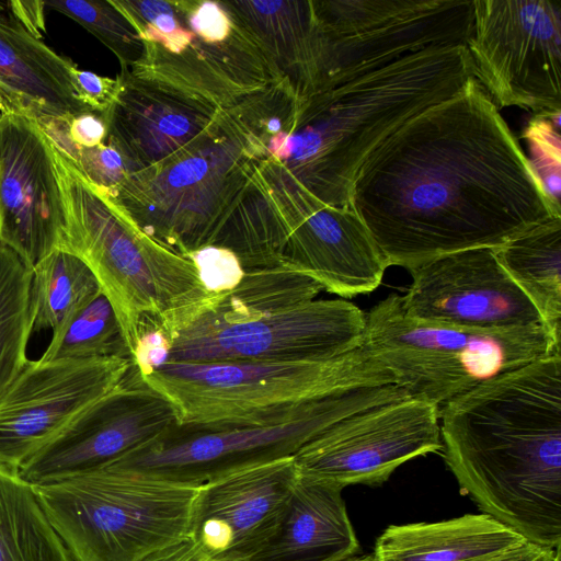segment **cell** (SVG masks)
<instances>
[{
	"label": "cell",
	"instance_id": "obj_20",
	"mask_svg": "<svg viewBox=\"0 0 561 561\" xmlns=\"http://www.w3.org/2000/svg\"><path fill=\"white\" fill-rule=\"evenodd\" d=\"M62 225L46 135L33 119L0 114V241L33 270L58 249Z\"/></svg>",
	"mask_w": 561,
	"mask_h": 561
},
{
	"label": "cell",
	"instance_id": "obj_16",
	"mask_svg": "<svg viewBox=\"0 0 561 561\" xmlns=\"http://www.w3.org/2000/svg\"><path fill=\"white\" fill-rule=\"evenodd\" d=\"M131 366L127 357L30 360L0 393V466L19 471L114 390Z\"/></svg>",
	"mask_w": 561,
	"mask_h": 561
},
{
	"label": "cell",
	"instance_id": "obj_2",
	"mask_svg": "<svg viewBox=\"0 0 561 561\" xmlns=\"http://www.w3.org/2000/svg\"><path fill=\"white\" fill-rule=\"evenodd\" d=\"M463 494L528 541L561 546V353L505 371L439 410Z\"/></svg>",
	"mask_w": 561,
	"mask_h": 561
},
{
	"label": "cell",
	"instance_id": "obj_39",
	"mask_svg": "<svg viewBox=\"0 0 561 561\" xmlns=\"http://www.w3.org/2000/svg\"><path fill=\"white\" fill-rule=\"evenodd\" d=\"M483 561H561V549L547 548L527 541Z\"/></svg>",
	"mask_w": 561,
	"mask_h": 561
},
{
	"label": "cell",
	"instance_id": "obj_22",
	"mask_svg": "<svg viewBox=\"0 0 561 561\" xmlns=\"http://www.w3.org/2000/svg\"><path fill=\"white\" fill-rule=\"evenodd\" d=\"M76 64L0 15V114L42 122L92 112L75 93Z\"/></svg>",
	"mask_w": 561,
	"mask_h": 561
},
{
	"label": "cell",
	"instance_id": "obj_9",
	"mask_svg": "<svg viewBox=\"0 0 561 561\" xmlns=\"http://www.w3.org/2000/svg\"><path fill=\"white\" fill-rule=\"evenodd\" d=\"M362 345L413 397L440 410L505 371L561 353L542 324L483 331L409 318L391 294L366 316Z\"/></svg>",
	"mask_w": 561,
	"mask_h": 561
},
{
	"label": "cell",
	"instance_id": "obj_7",
	"mask_svg": "<svg viewBox=\"0 0 561 561\" xmlns=\"http://www.w3.org/2000/svg\"><path fill=\"white\" fill-rule=\"evenodd\" d=\"M256 162L250 134L229 108L188 145L105 195L145 234L185 256L213 243Z\"/></svg>",
	"mask_w": 561,
	"mask_h": 561
},
{
	"label": "cell",
	"instance_id": "obj_11",
	"mask_svg": "<svg viewBox=\"0 0 561 561\" xmlns=\"http://www.w3.org/2000/svg\"><path fill=\"white\" fill-rule=\"evenodd\" d=\"M250 187L263 234L282 265L345 298L380 285L389 265L352 208L322 204L275 161L255 167Z\"/></svg>",
	"mask_w": 561,
	"mask_h": 561
},
{
	"label": "cell",
	"instance_id": "obj_35",
	"mask_svg": "<svg viewBox=\"0 0 561 561\" xmlns=\"http://www.w3.org/2000/svg\"><path fill=\"white\" fill-rule=\"evenodd\" d=\"M185 256L194 263L202 284L211 294L231 290L244 274L237 256L221 247L206 245Z\"/></svg>",
	"mask_w": 561,
	"mask_h": 561
},
{
	"label": "cell",
	"instance_id": "obj_34",
	"mask_svg": "<svg viewBox=\"0 0 561 561\" xmlns=\"http://www.w3.org/2000/svg\"><path fill=\"white\" fill-rule=\"evenodd\" d=\"M53 144L104 194L113 193L130 174L122 153L106 140L91 148L68 142Z\"/></svg>",
	"mask_w": 561,
	"mask_h": 561
},
{
	"label": "cell",
	"instance_id": "obj_24",
	"mask_svg": "<svg viewBox=\"0 0 561 561\" xmlns=\"http://www.w3.org/2000/svg\"><path fill=\"white\" fill-rule=\"evenodd\" d=\"M342 490L298 476L277 534L253 561H344L360 549Z\"/></svg>",
	"mask_w": 561,
	"mask_h": 561
},
{
	"label": "cell",
	"instance_id": "obj_31",
	"mask_svg": "<svg viewBox=\"0 0 561 561\" xmlns=\"http://www.w3.org/2000/svg\"><path fill=\"white\" fill-rule=\"evenodd\" d=\"M100 357L130 358L114 310L102 293L51 336L38 359L50 362Z\"/></svg>",
	"mask_w": 561,
	"mask_h": 561
},
{
	"label": "cell",
	"instance_id": "obj_17",
	"mask_svg": "<svg viewBox=\"0 0 561 561\" xmlns=\"http://www.w3.org/2000/svg\"><path fill=\"white\" fill-rule=\"evenodd\" d=\"M178 424L174 407L133 369L18 471L32 485L102 467Z\"/></svg>",
	"mask_w": 561,
	"mask_h": 561
},
{
	"label": "cell",
	"instance_id": "obj_37",
	"mask_svg": "<svg viewBox=\"0 0 561 561\" xmlns=\"http://www.w3.org/2000/svg\"><path fill=\"white\" fill-rule=\"evenodd\" d=\"M142 561H222L213 557L190 535L158 549Z\"/></svg>",
	"mask_w": 561,
	"mask_h": 561
},
{
	"label": "cell",
	"instance_id": "obj_26",
	"mask_svg": "<svg viewBox=\"0 0 561 561\" xmlns=\"http://www.w3.org/2000/svg\"><path fill=\"white\" fill-rule=\"evenodd\" d=\"M503 270L537 309L556 341L561 337V217L494 248Z\"/></svg>",
	"mask_w": 561,
	"mask_h": 561
},
{
	"label": "cell",
	"instance_id": "obj_12",
	"mask_svg": "<svg viewBox=\"0 0 561 561\" xmlns=\"http://www.w3.org/2000/svg\"><path fill=\"white\" fill-rule=\"evenodd\" d=\"M323 57L319 90L435 46H467L473 0H312Z\"/></svg>",
	"mask_w": 561,
	"mask_h": 561
},
{
	"label": "cell",
	"instance_id": "obj_21",
	"mask_svg": "<svg viewBox=\"0 0 561 561\" xmlns=\"http://www.w3.org/2000/svg\"><path fill=\"white\" fill-rule=\"evenodd\" d=\"M117 77L121 91L107 115L106 141L122 153L130 174L172 156L226 111L125 69Z\"/></svg>",
	"mask_w": 561,
	"mask_h": 561
},
{
	"label": "cell",
	"instance_id": "obj_14",
	"mask_svg": "<svg viewBox=\"0 0 561 561\" xmlns=\"http://www.w3.org/2000/svg\"><path fill=\"white\" fill-rule=\"evenodd\" d=\"M365 325L363 311L343 299L233 321L199 313L168 335L167 363L325 360L359 347Z\"/></svg>",
	"mask_w": 561,
	"mask_h": 561
},
{
	"label": "cell",
	"instance_id": "obj_4",
	"mask_svg": "<svg viewBox=\"0 0 561 561\" xmlns=\"http://www.w3.org/2000/svg\"><path fill=\"white\" fill-rule=\"evenodd\" d=\"M48 142L64 214L58 249L90 268L114 310L131 358L144 319L157 320L169 335L210 306L218 294L204 287L188 257L145 234Z\"/></svg>",
	"mask_w": 561,
	"mask_h": 561
},
{
	"label": "cell",
	"instance_id": "obj_41",
	"mask_svg": "<svg viewBox=\"0 0 561 561\" xmlns=\"http://www.w3.org/2000/svg\"><path fill=\"white\" fill-rule=\"evenodd\" d=\"M5 5H7V3L4 4V3L0 2V15H4L3 13L7 9Z\"/></svg>",
	"mask_w": 561,
	"mask_h": 561
},
{
	"label": "cell",
	"instance_id": "obj_25",
	"mask_svg": "<svg viewBox=\"0 0 561 561\" xmlns=\"http://www.w3.org/2000/svg\"><path fill=\"white\" fill-rule=\"evenodd\" d=\"M527 541L488 514H466L391 525L376 540L373 557L375 561H483Z\"/></svg>",
	"mask_w": 561,
	"mask_h": 561
},
{
	"label": "cell",
	"instance_id": "obj_36",
	"mask_svg": "<svg viewBox=\"0 0 561 561\" xmlns=\"http://www.w3.org/2000/svg\"><path fill=\"white\" fill-rule=\"evenodd\" d=\"M71 81L80 102L92 112L107 118L121 91L119 78L103 77L88 70H81L76 65L71 70Z\"/></svg>",
	"mask_w": 561,
	"mask_h": 561
},
{
	"label": "cell",
	"instance_id": "obj_28",
	"mask_svg": "<svg viewBox=\"0 0 561 561\" xmlns=\"http://www.w3.org/2000/svg\"><path fill=\"white\" fill-rule=\"evenodd\" d=\"M101 293L96 278L79 257L56 249L33 268L34 330L59 333Z\"/></svg>",
	"mask_w": 561,
	"mask_h": 561
},
{
	"label": "cell",
	"instance_id": "obj_15",
	"mask_svg": "<svg viewBox=\"0 0 561 561\" xmlns=\"http://www.w3.org/2000/svg\"><path fill=\"white\" fill-rule=\"evenodd\" d=\"M439 409L409 397L354 413L294 456L298 476L333 484L380 485L405 461L442 451Z\"/></svg>",
	"mask_w": 561,
	"mask_h": 561
},
{
	"label": "cell",
	"instance_id": "obj_19",
	"mask_svg": "<svg viewBox=\"0 0 561 561\" xmlns=\"http://www.w3.org/2000/svg\"><path fill=\"white\" fill-rule=\"evenodd\" d=\"M298 480L293 456L199 486L188 535L222 561H253L277 534Z\"/></svg>",
	"mask_w": 561,
	"mask_h": 561
},
{
	"label": "cell",
	"instance_id": "obj_5",
	"mask_svg": "<svg viewBox=\"0 0 561 561\" xmlns=\"http://www.w3.org/2000/svg\"><path fill=\"white\" fill-rule=\"evenodd\" d=\"M140 379L174 407L178 425L202 427L266 425L340 391L398 385L363 345L325 360L165 363Z\"/></svg>",
	"mask_w": 561,
	"mask_h": 561
},
{
	"label": "cell",
	"instance_id": "obj_33",
	"mask_svg": "<svg viewBox=\"0 0 561 561\" xmlns=\"http://www.w3.org/2000/svg\"><path fill=\"white\" fill-rule=\"evenodd\" d=\"M527 141V158L546 196L561 210V137L560 129L548 118L533 116L522 133Z\"/></svg>",
	"mask_w": 561,
	"mask_h": 561
},
{
	"label": "cell",
	"instance_id": "obj_23",
	"mask_svg": "<svg viewBox=\"0 0 561 561\" xmlns=\"http://www.w3.org/2000/svg\"><path fill=\"white\" fill-rule=\"evenodd\" d=\"M297 99L319 90L323 42L312 0L226 1Z\"/></svg>",
	"mask_w": 561,
	"mask_h": 561
},
{
	"label": "cell",
	"instance_id": "obj_30",
	"mask_svg": "<svg viewBox=\"0 0 561 561\" xmlns=\"http://www.w3.org/2000/svg\"><path fill=\"white\" fill-rule=\"evenodd\" d=\"M33 270L0 241V393L26 367L34 331Z\"/></svg>",
	"mask_w": 561,
	"mask_h": 561
},
{
	"label": "cell",
	"instance_id": "obj_8",
	"mask_svg": "<svg viewBox=\"0 0 561 561\" xmlns=\"http://www.w3.org/2000/svg\"><path fill=\"white\" fill-rule=\"evenodd\" d=\"M33 488L75 561H142L187 536L199 489L107 466Z\"/></svg>",
	"mask_w": 561,
	"mask_h": 561
},
{
	"label": "cell",
	"instance_id": "obj_18",
	"mask_svg": "<svg viewBox=\"0 0 561 561\" xmlns=\"http://www.w3.org/2000/svg\"><path fill=\"white\" fill-rule=\"evenodd\" d=\"M410 272L412 283L400 298L411 319L483 331L543 325L492 248L445 254Z\"/></svg>",
	"mask_w": 561,
	"mask_h": 561
},
{
	"label": "cell",
	"instance_id": "obj_38",
	"mask_svg": "<svg viewBox=\"0 0 561 561\" xmlns=\"http://www.w3.org/2000/svg\"><path fill=\"white\" fill-rule=\"evenodd\" d=\"M12 20L20 24L30 34L42 39L45 33V2L44 1H10L7 3Z\"/></svg>",
	"mask_w": 561,
	"mask_h": 561
},
{
	"label": "cell",
	"instance_id": "obj_32",
	"mask_svg": "<svg viewBox=\"0 0 561 561\" xmlns=\"http://www.w3.org/2000/svg\"><path fill=\"white\" fill-rule=\"evenodd\" d=\"M46 8L76 21L117 57L122 69H129L144 54V43L133 24L111 0H46Z\"/></svg>",
	"mask_w": 561,
	"mask_h": 561
},
{
	"label": "cell",
	"instance_id": "obj_40",
	"mask_svg": "<svg viewBox=\"0 0 561 561\" xmlns=\"http://www.w3.org/2000/svg\"><path fill=\"white\" fill-rule=\"evenodd\" d=\"M344 561H375L373 554L355 556Z\"/></svg>",
	"mask_w": 561,
	"mask_h": 561
},
{
	"label": "cell",
	"instance_id": "obj_1",
	"mask_svg": "<svg viewBox=\"0 0 561 561\" xmlns=\"http://www.w3.org/2000/svg\"><path fill=\"white\" fill-rule=\"evenodd\" d=\"M351 208L388 265L409 271L445 254L497 248L561 217L476 78L370 154Z\"/></svg>",
	"mask_w": 561,
	"mask_h": 561
},
{
	"label": "cell",
	"instance_id": "obj_10",
	"mask_svg": "<svg viewBox=\"0 0 561 561\" xmlns=\"http://www.w3.org/2000/svg\"><path fill=\"white\" fill-rule=\"evenodd\" d=\"M412 397L398 385L352 388L311 401L266 425H174L150 443L104 465L168 483L199 488L252 467L294 456L336 422Z\"/></svg>",
	"mask_w": 561,
	"mask_h": 561
},
{
	"label": "cell",
	"instance_id": "obj_29",
	"mask_svg": "<svg viewBox=\"0 0 561 561\" xmlns=\"http://www.w3.org/2000/svg\"><path fill=\"white\" fill-rule=\"evenodd\" d=\"M321 290L318 282L285 265L251 270L201 313L221 321L249 319L311 301Z\"/></svg>",
	"mask_w": 561,
	"mask_h": 561
},
{
	"label": "cell",
	"instance_id": "obj_6",
	"mask_svg": "<svg viewBox=\"0 0 561 561\" xmlns=\"http://www.w3.org/2000/svg\"><path fill=\"white\" fill-rule=\"evenodd\" d=\"M144 43L135 78L180 91L220 110L280 80L226 1L111 0Z\"/></svg>",
	"mask_w": 561,
	"mask_h": 561
},
{
	"label": "cell",
	"instance_id": "obj_3",
	"mask_svg": "<svg viewBox=\"0 0 561 561\" xmlns=\"http://www.w3.org/2000/svg\"><path fill=\"white\" fill-rule=\"evenodd\" d=\"M476 78L467 46H435L333 88L297 99L257 146L324 205L351 208L370 154L409 119Z\"/></svg>",
	"mask_w": 561,
	"mask_h": 561
},
{
	"label": "cell",
	"instance_id": "obj_13",
	"mask_svg": "<svg viewBox=\"0 0 561 561\" xmlns=\"http://www.w3.org/2000/svg\"><path fill=\"white\" fill-rule=\"evenodd\" d=\"M473 12L476 79L497 107L528 110L560 129L561 1L473 0Z\"/></svg>",
	"mask_w": 561,
	"mask_h": 561
},
{
	"label": "cell",
	"instance_id": "obj_27",
	"mask_svg": "<svg viewBox=\"0 0 561 561\" xmlns=\"http://www.w3.org/2000/svg\"><path fill=\"white\" fill-rule=\"evenodd\" d=\"M0 561H75L34 488L0 466Z\"/></svg>",
	"mask_w": 561,
	"mask_h": 561
}]
</instances>
